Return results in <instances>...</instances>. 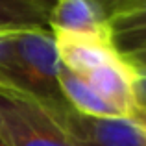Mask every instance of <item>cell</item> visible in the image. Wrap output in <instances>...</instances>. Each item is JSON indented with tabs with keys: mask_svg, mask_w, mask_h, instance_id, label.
Wrapping results in <instances>:
<instances>
[{
	"mask_svg": "<svg viewBox=\"0 0 146 146\" xmlns=\"http://www.w3.org/2000/svg\"><path fill=\"white\" fill-rule=\"evenodd\" d=\"M59 57L50 30L2 35L0 87L37 102L43 109L67 106L57 82Z\"/></svg>",
	"mask_w": 146,
	"mask_h": 146,
	"instance_id": "1",
	"label": "cell"
},
{
	"mask_svg": "<svg viewBox=\"0 0 146 146\" xmlns=\"http://www.w3.org/2000/svg\"><path fill=\"white\" fill-rule=\"evenodd\" d=\"M0 137L7 146H76L37 102L2 87Z\"/></svg>",
	"mask_w": 146,
	"mask_h": 146,
	"instance_id": "2",
	"label": "cell"
},
{
	"mask_svg": "<svg viewBox=\"0 0 146 146\" xmlns=\"http://www.w3.org/2000/svg\"><path fill=\"white\" fill-rule=\"evenodd\" d=\"M76 146H146L141 131L128 118H93L70 106L44 109Z\"/></svg>",
	"mask_w": 146,
	"mask_h": 146,
	"instance_id": "3",
	"label": "cell"
},
{
	"mask_svg": "<svg viewBox=\"0 0 146 146\" xmlns=\"http://www.w3.org/2000/svg\"><path fill=\"white\" fill-rule=\"evenodd\" d=\"M50 32L78 37L115 41L106 2L94 0H59L54 2L48 17Z\"/></svg>",
	"mask_w": 146,
	"mask_h": 146,
	"instance_id": "4",
	"label": "cell"
},
{
	"mask_svg": "<svg viewBox=\"0 0 146 146\" xmlns=\"http://www.w3.org/2000/svg\"><path fill=\"white\" fill-rule=\"evenodd\" d=\"M52 35L59 63L78 76L124 59V56L115 46V41L78 37L61 32H52Z\"/></svg>",
	"mask_w": 146,
	"mask_h": 146,
	"instance_id": "5",
	"label": "cell"
},
{
	"mask_svg": "<svg viewBox=\"0 0 146 146\" xmlns=\"http://www.w3.org/2000/svg\"><path fill=\"white\" fill-rule=\"evenodd\" d=\"M89 87L98 94L104 102H107L122 118H128L131 115L135 104V85L137 68L128 59H122L118 63L106 65L96 70H91L82 76Z\"/></svg>",
	"mask_w": 146,
	"mask_h": 146,
	"instance_id": "6",
	"label": "cell"
},
{
	"mask_svg": "<svg viewBox=\"0 0 146 146\" xmlns=\"http://www.w3.org/2000/svg\"><path fill=\"white\" fill-rule=\"evenodd\" d=\"M57 82H59V89L63 98L74 111L80 115L93 118H122L113 107L89 87V83L82 78V76L70 72L65 68L63 65L59 67V74H57Z\"/></svg>",
	"mask_w": 146,
	"mask_h": 146,
	"instance_id": "7",
	"label": "cell"
},
{
	"mask_svg": "<svg viewBox=\"0 0 146 146\" xmlns=\"http://www.w3.org/2000/svg\"><path fill=\"white\" fill-rule=\"evenodd\" d=\"M52 6L46 0H0V33L46 30Z\"/></svg>",
	"mask_w": 146,
	"mask_h": 146,
	"instance_id": "8",
	"label": "cell"
},
{
	"mask_svg": "<svg viewBox=\"0 0 146 146\" xmlns=\"http://www.w3.org/2000/svg\"><path fill=\"white\" fill-rule=\"evenodd\" d=\"M113 39H115V46H117L118 52L124 56V54L146 48V30H137V32L115 35Z\"/></svg>",
	"mask_w": 146,
	"mask_h": 146,
	"instance_id": "9",
	"label": "cell"
},
{
	"mask_svg": "<svg viewBox=\"0 0 146 146\" xmlns=\"http://www.w3.org/2000/svg\"><path fill=\"white\" fill-rule=\"evenodd\" d=\"M133 93H135V104L146 109V72L137 70L135 85H133Z\"/></svg>",
	"mask_w": 146,
	"mask_h": 146,
	"instance_id": "10",
	"label": "cell"
},
{
	"mask_svg": "<svg viewBox=\"0 0 146 146\" xmlns=\"http://www.w3.org/2000/svg\"><path fill=\"white\" fill-rule=\"evenodd\" d=\"M128 120H131V124L141 131V135H143V139L146 143V109L141 107V106H135L133 111H131V115L128 117Z\"/></svg>",
	"mask_w": 146,
	"mask_h": 146,
	"instance_id": "11",
	"label": "cell"
},
{
	"mask_svg": "<svg viewBox=\"0 0 146 146\" xmlns=\"http://www.w3.org/2000/svg\"><path fill=\"white\" fill-rule=\"evenodd\" d=\"M124 57L137 68V70L146 72V48L135 50V52H129V54H124Z\"/></svg>",
	"mask_w": 146,
	"mask_h": 146,
	"instance_id": "12",
	"label": "cell"
},
{
	"mask_svg": "<svg viewBox=\"0 0 146 146\" xmlns=\"http://www.w3.org/2000/svg\"><path fill=\"white\" fill-rule=\"evenodd\" d=\"M0 146H7V144H6V143L2 141V137H0Z\"/></svg>",
	"mask_w": 146,
	"mask_h": 146,
	"instance_id": "13",
	"label": "cell"
},
{
	"mask_svg": "<svg viewBox=\"0 0 146 146\" xmlns=\"http://www.w3.org/2000/svg\"><path fill=\"white\" fill-rule=\"evenodd\" d=\"M2 35L4 33H0V50H2Z\"/></svg>",
	"mask_w": 146,
	"mask_h": 146,
	"instance_id": "14",
	"label": "cell"
}]
</instances>
